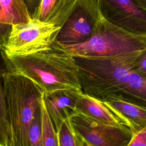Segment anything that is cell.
I'll return each instance as SVG.
<instances>
[{
  "label": "cell",
  "instance_id": "obj_1",
  "mask_svg": "<svg viewBox=\"0 0 146 146\" xmlns=\"http://www.w3.org/2000/svg\"><path fill=\"white\" fill-rule=\"evenodd\" d=\"M5 69L26 76L44 93L58 90L81 89L74 58L54 42L46 50L23 55L9 56L2 52Z\"/></svg>",
  "mask_w": 146,
  "mask_h": 146
},
{
  "label": "cell",
  "instance_id": "obj_2",
  "mask_svg": "<svg viewBox=\"0 0 146 146\" xmlns=\"http://www.w3.org/2000/svg\"><path fill=\"white\" fill-rule=\"evenodd\" d=\"M140 51L107 56H72L82 91L101 101L115 95L133 71Z\"/></svg>",
  "mask_w": 146,
  "mask_h": 146
},
{
  "label": "cell",
  "instance_id": "obj_3",
  "mask_svg": "<svg viewBox=\"0 0 146 146\" xmlns=\"http://www.w3.org/2000/svg\"><path fill=\"white\" fill-rule=\"evenodd\" d=\"M2 80L12 146H27L29 129L44 92L30 79L5 68Z\"/></svg>",
  "mask_w": 146,
  "mask_h": 146
},
{
  "label": "cell",
  "instance_id": "obj_4",
  "mask_svg": "<svg viewBox=\"0 0 146 146\" xmlns=\"http://www.w3.org/2000/svg\"><path fill=\"white\" fill-rule=\"evenodd\" d=\"M54 43L71 55L80 56H112L146 48L144 36L125 31L110 23L102 15L94 34L87 42L72 45Z\"/></svg>",
  "mask_w": 146,
  "mask_h": 146
},
{
  "label": "cell",
  "instance_id": "obj_5",
  "mask_svg": "<svg viewBox=\"0 0 146 146\" xmlns=\"http://www.w3.org/2000/svg\"><path fill=\"white\" fill-rule=\"evenodd\" d=\"M60 29L35 18L27 23L12 25L3 52L9 56H23L48 49Z\"/></svg>",
  "mask_w": 146,
  "mask_h": 146
},
{
  "label": "cell",
  "instance_id": "obj_6",
  "mask_svg": "<svg viewBox=\"0 0 146 146\" xmlns=\"http://www.w3.org/2000/svg\"><path fill=\"white\" fill-rule=\"evenodd\" d=\"M100 17L98 0H76L54 42L65 45L87 42L94 34Z\"/></svg>",
  "mask_w": 146,
  "mask_h": 146
},
{
  "label": "cell",
  "instance_id": "obj_7",
  "mask_svg": "<svg viewBox=\"0 0 146 146\" xmlns=\"http://www.w3.org/2000/svg\"><path fill=\"white\" fill-rule=\"evenodd\" d=\"M71 121L86 146H127L133 135L125 125L102 123L80 113L74 115Z\"/></svg>",
  "mask_w": 146,
  "mask_h": 146
},
{
  "label": "cell",
  "instance_id": "obj_8",
  "mask_svg": "<svg viewBox=\"0 0 146 146\" xmlns=\"http://www.w3.org/2000/svg\"><path fill=\"white\" fill-rule=\"evenodd\" d=\"M102 17L132 34L146 35V10L133 0H98Z\"/></svg>",
  "mask_w": 146,
  "mask_h": 146
},
{
  "label": "cell",
  "instance_id": "obj_9",
  "mask_svg": "<svg viewBox=\"0 0 146 146\" xmlns=\"http://www.w3.org/2000/svg\"><path fill=\"white\" fill-rule=\"evenodd\" d=\"M82 92V89L71 88L44 93L43 103L56 132L63 121L77 113L76 104Z\"/></svg>",
  "mask_w": 146,
  "mask_h": 146
},
{
  "label": "cell",
  "instance_id": "obj_10",
  "mask_svg": "<svg viewBox=\"0 0 146 146\" xmlns=\"http://www.w3.org/2000/svg\"><path fill=\"white\" fill-rule=\"evenodd\" d=\"M103 103L136 134L146 128V108L117 96H111Z\"/></svg>",
  "mask_w": 146,
  "mask_h": 146
},
{
  "label": "cell",
  "instance_id": "obj_11",
  "mask_svg": "<svg viewBox=\"0 0 146 146\" xmlns=\"http://www.w3.org/2000/svg\"><path fill=\"white\" fill-rule=\"evenodd\" d=\"M77 113L92 120L112 125H125V123L103 101L84 94H80L76 104Z\"/></svg>",
  "mask_w": 146,
  "mask_h": 146
},
{
  "label": "cell",
  "instance_id": "obj_12",
  "mask_svg": "<svg viewBox=\"0 0 146 146\" xmlns=\"http://www.w3.org/2000/svg\"><path fill=\"white\" fill-rule=\"evenodd\" d=\"M76 0H41L32 18L61 27Z\"/></svg>",
  "mask_w": 146,
  "mask_h": 146
},
{
  "label": "cell",
  "instance_id": "obj_13",
  "mask_svg": "<svg viewBox=\"0 0 146 146\" xmlns=\"http://www.w3.org/2000/svg\"><path fill=\"white\" fill-rule=\"evenodd\" d=\"M112 96L146 108V79L132 71L119 91Z\"/></svg>",
  "mask_w": 146,
  "mask_h": 146
},
{
  "label": "cell",
  "instance_id": "obj_14",
  "mask_svg": "<svg viewBox=\"0 0 146 146\" xmlns=\"http://www.w3.org/2000/svg\"><path fill=\"white\" fill-rule=\"evenodd\" d=\"M5 21L14 25L29 22L31 15L23 0H0Z\"/></svg>",
  "mask_w": 146,
  "mask_h": 146
},
{
  "label": "cell",
  "instance_id": "obj_15",
  "mask_svg": "<svg viewBox=\"0 0 146 146\" xmlns=\"http://www.w3.org/2000/svg\"><path fill=\"white\" fill-rule=\"evenodd\" d=\"M57 133L59 146H85L83 139L74 128L71 119L62 123Z\"/></svg>",
  "mask_w": 146,
  "mask_h": 146
},
{
  "label": "cell",
  "instance_id": "obj_16",
  "mask_svg": "<svg viewBox=\"0 0 146 146\" xmlns=\"http://www.w3.org/2000/svg\"><path fill=\"white\" fill-rule=\"evenodd\" d=\"M27 146H42V103L38 108L29 128Z\"/></svg>",
  "mask_w": 146,
  "mask_h": 146
},
{
  "label": "cell",
  "instance_id": "obj_17",
  "mask_svg": "<svg viewBox=\"0 0 146 146\" xmlns=\"http://www.w3.org/2000/svg\"><path fill=\"white\" fill-rule=\"evenodd\" d=\"M42 146H59L58 136L42 102Z\"/></svg>",
  "mask_w": 146,
  "mask_h": 146
},
{
  "label": "cell",
  "instance_id": "obj_18",
  "mask_svg": "<svg viewBox=\"0 0 146 146\" xmlns=\"http://www.w3.org/2000/svg\"><path fill=\"white\" fill-rule=\"evenodd\" d=\"M0 146H12L10 126L0 113Z\"/></svg>",
  "mask_w": 146,
  "mask_h": 146
},
{
  "label": "cell",
  "instance_id": "obj_19",
  "mask_svg": "<svg viewBox=\"0 0 146 146\" xmlns=\"http://www.w3.org/2000/svg\"><path fill=\"white\" fill-rule=\"evenodd\" d=\"M12 25L5 22L0 2V48L3 51L11 32Z\"/></svg>",
  "mask_w": 146,
  "mask_h": 146
},
{
  "label": "cell",
  "instance_id": "obj_20",
  "mask_svg": "<svg viewBox=\"0 0 146 146\" xmlns=\"http://www.w3.org/2000/svg\"><path fill=\"white\" fill-rule=\"evenodd\" d=\"M133 72L146 79V48L141 50L136 57L133 67Z\"/></svg>",
  "mask_w": 146,
  "mask_h": 146
},
{
  "label": "cell",
  "instance_id": "obj_21",
  "mask_svg": "<svg viewBox=\"0 0 146 146\" xmlns=\"http://www.w3.org/2000/svg\"><path fill=\"white\" fill-rule=\"evenodd\" d=\"M127 146H146V128L133 135Z\"/></svg>",
  "mask_w": 146,
  "mask_h": 146
},
{
  "label": "cell",
  "instance_id": "obj_22",
  "mask_svg": "<svg viewBox=\"0 0 146 146\" xmlns=\"http://www.w3.org/2000/svg\"><path fill=\"white\" fill-rule=\"evenodd\" d=\"M2 51L0 48V51ZM3 69L0 68V113L2 116V117L5 119V120L9 123L8 118H7V113L6 110V105L5 102V99L4 96L3 84L2 80V74Z\"/></svg>",
  "mask_w": 146,
  "mask_h": 146
},
{
  "label": "cell",
  "instance_id": "obj_23",
  "mask_svg": "<svg viewBox=\"0 0 146 146\" xmlns=\"http://www.w3.org/2000/svg\"><path fill=\"white\" fill-rule=\"evenodd\" d=\"M32 18L41 0H23Z\"/></svg>",
  "mask_w": 146,
  "mask_h": 146
},
{
  "label": "cell",
  "instance_id": "obj_24",
  "mask_svg": "<svg viewBox=\"0 0 146 146\" xmlns=\"http://www.w3.org/2000/svg\"><path fill=\"white\" fill-rule=\"evenodd\" d=\"M133 1L139 7L146 10V0H133Z\"/></svg>",
  "mask_w": 146,
  "mask_h": 146
},
{
  "label": "cell",
  "instance_id": "obj_25",
  "mask_svg": "<svg viewBox=\"0 0 146 146\" xmlns=\"http://www.w3.org/2000/svg\"><path fill=\"white\" fill-rule=\"evenodd\" d=\"M144 39H145V42H146V35L144 36Z\"/></svg>",
  "mask_w": 146,
  "mask_h": 146
}]
</instances>
